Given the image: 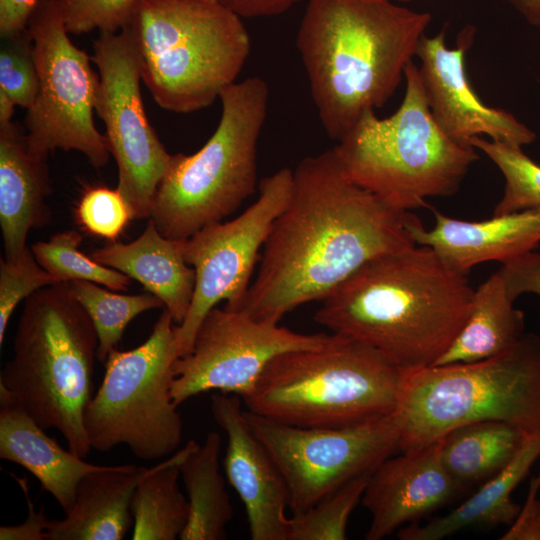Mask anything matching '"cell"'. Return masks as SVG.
<instances>
[{
  "label": "cell",
  "instance_id": "e575fe53",
  "mask_svg": "<svg viewBox=\"0 0 540 540\" xmlns=\"http://www.w3.org/2000/svg\"><path fill=\"white\" fill-rule=\"evenodd\" d=\"M142 0H58L69 34L98 30L116 33L126 28Z\"/></svg>",
  "mask_w": 540,
  "mask_h": 540
},
{
  "label": "cell",
  "instance_id": "8d00e7d4",
  "mask_svg": "<svg viewBox=\"0 0 540 540\" xmlns=\"http://www.w3.org/2000/svg\"><path fill=\"white\" fill-rule=\"evenodd\" d=\"M497 272L513 300L527 293L540 296V253H525L502 264Z\"/></svg>",
  "mask_w": 540,
  "mask_h": 540
},
{
  "label": "cell",
  "instance_id": "f35d334b",
  "mask_svg": "<svg viewBox=\"0 0 540 540\" xmlns=\"http://www.w3.org/2000/svg\"><path fill=\"white\" fill-rule=\"evenodd\" d=\"M539 485L540 477L533 481L525 506L501 539L540 540V501L536 499Z\"/></svg>",
  "mask_w": 540,
  "mask_h": 540
},
{
  "label": "cell",
  "instance_id": "30bf717a",
  "mask_svg": "<svg viewBox=\"0 0 540 540\" xmlns=\"http://www.w3.org/2000/svg\"><path fill=\"white\" fill-rule=\"evenodd\" d=\"M175 326L164 308L143 344L110 352L103 381L84 413L92 449L107 452L125 444L143 460L176 452L183 422L171 396L172 366L178 357Z\"/></svg>",
  "mask_w": 540,
  "mask_h": 540
},
{
  "label": "cell",
  "instance_id": "ee69618b",
  "mask_svg": "<svg viewBox=\"0 0 540 540\" xmlns=\"http://www.w3.org/2000/svg\"><path fill=\"white\" fill-rule=\"evenodd\" d=\"M391 1H394V2H408V1H411V0H391Z\"/></svg>",
  "mask_w": 540,
  "mask_h": 540
},
{
  "label": "cell",
  "instance_id": "7c38bea8",
  "mask_svg": "<svg viewBox=\"0 0 540 540\" xmlns=\"http://www.w3.org/2000/svg\"><path fill=\"white\" fill-rule=\"evenodd\" d=\"M245 415L284 478L293 514L399 451L396 414L336 428L288 425L248 410Z\"/></svg>",
  "mask_w": 540,
  "mask_h": 540
},
{
  "label": "cell",
  "instance_id": "4316f807",
  "mask_svg": "<svg viewBox=\"0 0 540 540\" xmlns=\"http://www.w3.org/2000/svg\"><path fill=\"white\" fill-rule=\"evenodd\" d=\"M526 432L503 421H480L454 428L441 437V459L462 486L489 479L519 451Z\"/></svg>",
  "mask_w": 540,
  "mask_h": 540
},
{
  "label": "cell",
  "instance_id": "484cf974",
  "mask_svg": "<svg viewBox=\"0 0 540 540\" xmlns=\"http://www.w3.org/2000/svg\"><path fill=\"white\" fill-rule=\"evenodd\" d=\"M222 440L209 432L203 444L195 441L180 465L189 517L181 540H223L233 507L220 471Z\"/></svg>",
  "mask_w": 540,
  "mask_h": 540
},
{
  "label": "cell",
  "instance_id": "83f0119b",
  "mask_svg": "<svg viewBox=\"0 0 540 540\" xmlns=\"http://www.w3.org/2000/svg\"><path fill=\"white\" fill-rule=\"evenodd\" d=\"M190 440L163 462L150 467L137 484L130 510L133 540L180 538L189 517V504L178 486L180 465L192 449Z\"/></svg>",
  "mask_w": 540,
  "mask_h": 540
},
{
  "label": "cell",
  "instance_id": "4dcf8cb0",
  "mask_svg": "<svg viewBox=\"0 0 540 540\" xmlns=\"http://www.w3.org/2000/svg\"><path fill=\"white\" fill-rule=\"evenodd\" d=\"M470 146L482 151L500 170L504 192L493 215L540 207V165L528 157L522 147L473 137Z\"/></svg>",
  "mask_w": 540,
  "mask_h": 540
},
{
  "label": "cell",
  "instance_id": "ac0fdd59",
  "mask_svg": "<svg viewBox=\"0 0 540 540\" xmlns=\"http://www.w3.org/2000/svg\"><path fill=\"white\" fill-rule=\"evenodd\" d=\"M441 438L390 456L372 472L362 504L371 515L366 540H381L454 498L462 486L446 470Z\"/></svg>",
  "mask_w": 540,
  "mask_h": 540
},
{
  "label": "cell",
  "instance_id": "52a82bcc",
  "mask_svg": "<svg viewBox=\"0 0 540 540\" xmlns=\"http://www.w3.org/2000/svg\"><path fill=\"white\" fill-rule=\"evenodd\" d=\"M404 78L398 109L385 118L366 111L334 149L352 181L390 206L410 211L427 207L429 197L455 194L479 156L438 126L413 60Z\"/></svg>",
  "mask_w": 540,
  "mask_h": 540
},
{
  "label": "cell",
  "instance_id": "1f68e13d",
  "mask_svg": "<svg viewBox=\"0 0 540 540\" xmlns=\"http://www.w3.org/2000/svg\"><path fill=\"white\" fill-rule=\"evenodd\" d=\"M372 473L347 482L289 519L287 540H345L349 517L362 500Z\"/></svg>",
  "mask_w": 540,
  "mask_h": 540
},
{
  "label": "cell",
  "instance_id": "836d02e7",
  "mask_svg": "<svg viewBox=\"0 0 540 540\" xmlns=\"http://www.w3.org/2000/svg\"><path fill=\"white\" fill-rule=\"evenodd\" d=\"M53 277L37 262L31 246L13 260H0V346L4 342L9 320L21 301L38 290L56 284Z\"/></svg>",
  "mask_w": 540,
  "mask_h": 540
},
{
  "label": "cell",
  "instance_id": "6da1fadb",
  "mask_svg": "<svg viewBox=\"0 0 540 540\" xmlns=\"http://www.w3.org/2000/svg\"><path fill=\"white\" fill-rule=\"evenodd\" d=\"M414 217L352 181L334 147L303 158L239 310L279 323L323 300L371 259L415 245L408 228Z\"/></svg>",
  "mask_w": 540,
  "mask_h": 540
},
{
  "label": "cell",
  "instance_id": "60d3db41",
  "mask_svg": "<svg viewBox=\"0 0 540 540\" xmlns=\"http://www.w3.org/2000/svg\"><path fill=\"white\" fill-rule=\"evenodd\" d=\"M39 0H0L1 37L27 29L29 18Z\"/></svg>",
  "mask_w": 540,
  "mask_h": 540
},
{
  "label": "cell",
  "instance_id": "7a4b0ae2",
  "mask_svg": "<svg viewBox=\"0 0 540 540\" xmlns=\"http://www.w3.org/2000/svg\"><path fill=\"white\" fill-rule=\"evenodd\" d=\"M474 289L429 246L371 259L332 290L315 321L411 371L434 365L463 328Z\"/></svg>",
  "mask_w": 540,
  "mask_h": 540
},
{
  "label": "cell",
  "instance_id": "ffe728a7",
  "mask_svg": "<svg viewBox=\"0 0 540 540\" xmlns=\"http://www.w3.org/2000/svg\"><path fill=\"white\" fill-rule=\"evenodd\" d=\"M52 185L46 158L29 149L25 128L0 125V226L4 259H16L32 229L50 223L46 198Z\"/></svg>",
  "mask_w": 540,
  "mask_h": 540
},
{
  "label": "cell",
  "instance_id": "8992f818",
  "mask_svg": "<svg viewBox=\"0 0 540 540\" xmlns=\"http://www.w3.org/2000/svg\"><path fill=\"white\" fill-rule=\"evenodd\" d=\"M126 30L141 79L164 110L210 106L236 82L250 53L238 15L216 0H142Z\"/></svg>",
  "mask_w": 540,
  "mask_h": 540
},
{
  "label": "cell",
  "instance_id": "d6a6232c",
  "mask_svg": "<svg viewBox=\"0 0 540 540\" xmlns=\"http://www.w3.org/2000/svg\"><path fill=\"white\" fill-rule=\"evenodd\" d=\"M0 90L26 110L36 98L38 74L33 40L27 29L1 37Z\"/></svg>",
  "mask_w": 540,
  "mask_h": 540
},
{
  "label": "cell",
  "instance_id": "cb8c5ba5",
  "mask_svg": "<svg viewBox=\"0 0 540 540\" xmlns=\"http://www.w3.org/2000/svg\"><path fill=\"white\" fill-rule=\"evenodd\" d=\"M540 457V431L527 433L511 462L469 499L445 516L424 525L411 523L398 530L402 540H439L474 525H511L521 507L512 500V492L527 476Z\"/></svg>",
  "mask_w": 540,
  "mask_h": 540
},
{
  "label": "cell",
  "instance_id": "9c48e42d",
  "mask_svg": "<svg viewBox=\"0 0 540 540\" xmlns=\"http://www.w3.org/2000/svg\"><path fill=\"white\" fill-rule=\"evenodd\" d=\"M219 100L222 110L214 133L196 153L172 155L155 192L149 218L167 238L186 240L222 221L256 190L268 84L248 77L224 89Z\"/></svg>",
  "mask_w": 540,
  "mask_h": 540
},
{
  "label": "cell",
  "instance_id": "603a6c76",
  "mask_svg": "<svg viewBox=\"0 0 540 540\" xmlns=\"http://www.w3.org/2000/svg\"><path fill=\"white\" fill-rule=\"evenodd\" d=\"M149 468L104 465L84 476L71 511L50 520L47 540H121L132 522L131 500Z\"/></svg>",
  "mask_w": 540,
  "mask_h": 540
},
{
  "label": "cell",
  "instance_id": "e0dca14e",
  "mask_svg": "<svg viewBox=\"0 0 540 540\" xmlns=\"http://www.w3.org/2000/svg\"><path fill=\"white\" fill-rule=\"evenodd\" d=\"M211 413L227 437L224 469L241 498L252 540H287L289 493L273 457L252 430L237 395L213 393Z\"/></svg>",
  "mask_w": 540,
  "mask_h": 540
},
{
  "label": "cell",
  "instance_id": "3957f363",
  "mask_svg": "<svg viewBox=\"0 0 540 540\" xmlns=\"http://www.w3.org/2000/svg\"><path fill=\"white\" fill-rule=\"evenodd\" d=\"M431 20L391 0L306 1L296 45L330 138L391 98Z\"/></svg>",
  "mask_w": 540,
  "mask_h": 540
},
{
  "label": "cell",
  "instance_id": "5b68a950",
  "mask_svg": "<svg viewBox=\"0 0 540 540\" xmlns=\"http://www.w3.org/2000/svg\"><path fill=\"white\" fill-rule=\"evenodd\" d=\"M406 375L374 348L333 333L325 345L273 358L242 401L288 425L348 427L395 414Z\"/></svg>",
  "mask_w": 540,
  "mask_h": 540
},
{
  "label": "cell",
  "instance_id": "f546056e",
  "mask_svg": "<svg viewBox=\"0 0 540 540\" xmlns=\"http://www.w3.org/2000/svg\"><path fill=\"white\" fill-rule=\"evenodd\" d=\"M82 239L78 231L66 230L55 233L48 241L32 244L31 249L37 262L57 283L87 280L115 291H126L131 278L79 251Z\"/></svg>",
  "mask_w": 540,
  "mask_h": 540
},
{
  "label": "cell",
  "instance_id": "d590c367",
  "mask_svg": "<svg viewBox=\"0 0 540 540\" xmlns=\"http://www.w3.org/2000/svg\"><path fill=\"white\" fill-rule=\"evenodd\" d=\"M75 217L85 231L108 241H116L133 220L119 191L104 186H92L83 191Z\"/></svg>",
  "mask_w": 540,
  "mask_h": 540
},
{
  "label": "cell",
  "instance_id": "b9f144b4",
  "mask_svg": "<svg viewBox=\"0 0 540 540\" xmlns=\"http://www.w3.org/2000/svg\"><path fill=\"white\" fill-rule=\"evenodd\" d=\"M533 27L540 29V0H508Z\"/></svg>",
  "mask_w": 540,
  "mask_h": 540
},
{
  "label": "cell",
  "instance_id": "d4e9b609",
  "mask_svg": "<svg viewBox=\"0 0 540 540\" xmlns=\"http://www.w3.org/2000/svg\"><path fill=\"white\" fill-rule=\"evenodd\" d=\"M514 301L500 274L489 276L474 290L463 328L434 365L479 361L511 348L525 333L524 313Z\"/></svg>",
  "mask_w": 540,
  "mask_h": 540
},
{
  "label": "cell",
  "instance_id": "277c9868",
  "mask_svg": "<svg viewBox=\"0 0 540 540\" xmlns=\"http://www.w3.org/2000/svg\"><path fill=\"white\" fill-rule=\"evenodd\" d=\"M98 336L68 283L44 287L23 306L13 357L0 386L42 428H54L68 449L85 458L92 449L84 413L93 392Z\"/></svg>",
  "mask_w": 540,
  "mask_h": 540
},
{
  "label": "cell",
  "instance_id": "4fadbf2b",
  "mask_svg": "<svg viewBox=\"0 0 540 540\" xmlns=\"http://www.w3.org/2000/svg\"><path fill=\"white\" fill-rule=\"evenodd\" d=\"M293 170L281 168L259 183V196L228 222L208 225L185 240L184 256L194 268L196 284L190 308L175 326L178 357L187 354L205 316L221 301L239 310L272 225L286 207Z\"/></svg>",
  "mask_w": 540,
  "mask_h": 540
},
{
  "label": "cell",
  "instance_id": "7bdbcfd3",
  "mask_svg": "<svg viewBox=\"0 0 540 540\" xmlns=\"http://www.w3.org/2000/svg\"><path fill=\"white\" fill-rule=\"evenodd\" d=\"M15 106L7 94L0 90V125L12 122Z\"/></svg>",
  "mask_w": 540,
  "mask_h": 540
},
{
  "label": "cell",
  "instance_id": "2e32d148",
  "mask_svg": "<svg viewBox=\"0 0 540 540\" xmlns=\"http://www.w3.org/2000/svg\"><path fill=\"white\" fill-rule=\"evenodd\" d=\"M445 27L419 41L416 57L425 96L438 126L453 141L470 146L476 136L523 147L536 139V133L513 114L486 105L470 84L465 55L472 46L476 28L467 25L458 34L454 48L446 46Z\"/></svg>",
  "mask_w": 540,
  "mask_h": 540
},
{
  "label": "cell",
  "instance_id": "9a60e30c",
  "mask_svg": "<svg viewBox=\"0 0 540 540\" xmlns=\"http://www.w3.org/2000/svg\"><path fill=\"white\" fill-rule=\"evenodd\" d=\"M332 334H304L260 321L242 310L214 307L205 316L191 350L172 366L171 396L179 406L209 391L242 399L276 356L328 343Z\"/></svg>",
  "mask_w": 540,
  "mask_h": 540
},
{
  "label": "cell",
  "instance_id": "ab89813d",
  "mask_svg": "<svg viewBox=\"0 0 540 540\" xmlns=\"http://www.w3.org/2000/svg\"><path fill=\"white\" fill-rule=\"evenodd\" d=\"M240 18H263L286 13L307 0H216Z\"/></svg>",
  "mask_w": 540,
  "mask_h": 540
},
{
  "label": "cell",
  "instance_id": "44dd1931",
  "mask_svg": "<svg viewBox=\"0 0 540 540\" xmlns=\"http://www.w3.org/2000/svg\"><path fill=\"white\" fill-rule=\"evenodd\" d=\"M184 245L185 240L162 235L149 218L134 241H108L90 257L140 282L163 302L178 325L190 308L196 284L195 270L185 260Z\"/></svg>",
  "mask_w": 540,
  "mask_h": 540
},
{
  "label": "cell",
  "instance_id": "ba28073f",
  "mask_svg": "<svg viewBox=\"0 0 540 540\" xmlns=\"http://www.w3.org/2000/svg\"><path fill=\"white\" fill-rule=\"evenodd\" d=\"M395 414L399 452L473 422L540 431V337L524 333L508 350L483 360L407 371Z\"/></svg>",
  "mask_w": 540,
  "mask_h": 540
},
{
  "label": "cell",
  "instance_id": "7402d4cb",
  "mask_svg": "<svg viewBox=\"0 0 540 540\" xmlns=\"http://www.w3.org/2000/svg\"><path fill=\"white\" fill-rule=\"evenodd\" d=\"M0 404V458L28 470L68 514L81 479L104 465L63 449L1 386Z\"/></svg>",
  "mask_w": 540,
  "mask_h": 540
},
{
  "label": "cell",
  "instance_id": "d6986e66",
  "mask_svg": "<svg viewBox=\"0 0 540 540\" xmlns=\"http://www.w3.org/2000/svg\"><path fill=\"white\" fill-rule=\"evenodd\" d=\"M433 211L432 229H426L416 215L410 221L413 241L431 247L450 268L466 275L475 265L490 261L504 264L533 251L540 243V207L480 221Z\"/></svg>",
  "mask_w": 540,
  "mask_h": 540
},
{
  "label": "cell",
  "instance_id": "5bb4252c",
  "mask_svg": "<svg viewBox=\"0 0 540 540\" xmlns=\"http://www.w3.org/2000/svg\"><path fill=\"white\" fill-rule=\"evenodd\" d=\"M91 60L99 75L95 112L104 123L106 143L118 167L116 189L133 219L149 218L172 155L145 112L136 47L126 30L103 32L94 41Z\"/></svg>",
  "mask_w": 540,
  "mask_h": 540
},
{
  "label": "cell",
  "instance_id": "74e56055",
  "mask_svg": "<svg viewBox=\"0 0 540 540\" xmlns=\"http://www.w3.org/2000/svg\"><path fill=\"white\" fill-rule=\"evenodd\" d=\"M19 483L22 491L25 495V499L28 506V516L26 520L13 526H1L0 527V539L1 540H47V529L50 520L45 514L44 507L42 506L38 511L35 510L34 505L29 495L28 482L24 478L15 477Z\"/></svg>",
  "mask_w": 540,
  "mask_h": 540
},
{
  "label": "cell",
  "instance_id": "8fae6325",
  "mask_svg": "<svg viewBox=\"0 0 540 540\" xmlns=\"http://www.w3.org/2000/svg\"><path fill=\"white\" fill-rule=\"evenodd\" d=\"M27 30L38 74V92L24 119L30 151L47 159L56 150H75L94 168L104 167L111 154L93 119L99 75L70 39L58 0H39Z\"/></svg>",
  "mask_w": 540,
  "mask_h": 540
},
{
  "label": "cell",
  "instance_id": "f1b7e54d",
  "mask_svg": "<svg viewBox=\"0 0 540 540\" xmlns=\"http://www.w3.org/2000/svg\"><path fill=\"white\" fill-rule=\"evenodd\" d=\"M72 294L91 318L98 336L97 360L105 363L117 348L127 325L139 314L164 307L150 292L125 295L110 292L95 282H67Z\"/></svg>",
  "mask_w": 540,
  "mask_h": 540
}]
</instances>
